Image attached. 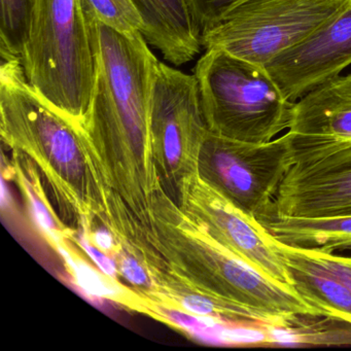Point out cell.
Returning <instances> with one entry per match:
<instances>
[{
    "instance_id": "52a82bcc",
    "label": "cell",
    "mask_w": 351,
    "mask_h": 351,
    "mask_svg": "<svg viewBox=\"0 0 351 351\" xmlns=\"http://www.w3.org/2000/svg\"><path fill=\"white\" fill-rule=\"evenodd\" d=\"M293 165L287 134L252 143L208 131L201 149L199 173L236 207L260 221L270 215L281 182Z\"/></svg>"
},
{
    "instance_id": "44dd1931",
    "label": "cell",
    "mask_w": 351,
    "mask_h": 351,
    "mask_svg": "<svg viewBox=\"0 0 351 351\" xmlns=\"http://www.w3.org/2000/svg\"><path fill=\"white\" fill-rule=\"evenodd\" d=\"M91 243L108 254V256H112V258L122 250L120 244L114 238V234L106 227L97 228L95 230L91 238Z\"/></svg>"
},
{
    "instance_id": "ac0fdd59",
    "label": "cell",
    "mask_w": 351,
    "mask_h": 351,
    "mask_svg": "<svg viewBox=\"0 0 351 351\" xmlns=\"http://www.w3.org/2000/svg\"><path fill=\"white\" fill-rule=\"evenodd\" d=\"M88 23L99 22L116 32H143V21L132 0H80Z\"/></svg>"
},
{
    "instance_id": "2e32d148",
    "label": "cell",
    "mask_w": 351,
    "mask_h": 351,
    "mask_svg": "<svg viewBox=\"0 0 351 351\" xmlns=\"http://www.w3.org/2000/svg\"><path fill=\"white\" fill-rule=\"evenodd\" d=\"M270 343L307 345L351 344V324L336 318L313 314H293L280 324L269 326Z\"/></svg>"
},
{
    "instance_id": "30bf717a",
    "label": "cell",
    "mask_w": 351,
    "mask_h": 351,
    "mask_svg": "<svg viewBox=\"0 0 351 351\" xmlns=\"http://www.w3.org/2000/svg\"><path fill=\"white\" fill-rule=\"evenodd\" d=\"M270 215L295 219L351 215V143L293 164L281 182Z\"/></svg>"
},
{
    "instance_id": "7402d4cb",
    "label": "cell",
    "mask_w": 351,
    "mask_h": 351,
    "mask_svg": "<svg viewBox=\"0 0 351 351\" xmlns=\"http://www.w3.org/2000/svg\"><path fill=\"white\" fill-rule=\"evenodd\" d=\"M10 204H11V196H10L9 189L5 184V178L3 176V180H1V206L5 209L7 207H10Z\"/></svg>"
},
{
    "instance_id": "ba28073f",
    "label": "cell",
    "mask_w": 351,
    "mask_h": 351,
    "mask_svg": "<svg viewBox=\"0 0 351 351\" xmlns=\"http://www.w3.org/2000/svg\"><path fill=\"white\" fill-rule=\"evenodd\" d=\"M207 133L195 75L158 61L152 89L151 137L164 186L176 191L186 176L199 172Z\"/></svg>"
},
{
    "instance_id": "277c9868",
    "label": "cell",
    "mask_w": 351,
    "mask_h": 351,
    "mask_svg": "<svg viewBox=\"0 0 351 351\" xmlns=\"http://www.w3.org/2000/svg\"><path fill=\"white\" fill-rule=\"evenodd\" d=\"M20 59L29 85L80 124L95 73L89 24L80 0H36Z\"/></svg>"
},
{
    "instance_id": "9a60e30c",
    "label": "cell",
    "mask_w": 351,
    "mask_h": 351,
    "mask_svg": "<svg viewBox=\"0 0 351 351\" xmlns=\"http://www.w3.org/2000/svg\"><path fill=\"white\" fill-rule=\"evenodd\" d=\"M260 221L275 240L285 245L328 252L351 250V215L295 219L269 215Z\"/></svg>"
},
{
    "instance_id": "d6986e66",
    "label": "cell",
    "mask_w": 351,
    "mask_h": 351,
    "mask_svg": "<svg viewBox=\"0 0 351 351\" xmlns=\"http://www.w3.org/2000/svg\"><path fill=\"white\" fill-rule=\"evenodd\" d=\"M238 0H186L193 21L202 36Z\"/></svg>"
},
{
    "instance_id": "8fae6325",
    "label": "cell",
    "mask_w": 351,
    "mask_h": 351,
    "mask_svg": "<svg viewBox=\"0 0 351 351\" xmlns=\"http://www.w3.org/2000/svg\"><path fill=\"white\" fill-rule=\"evenodd\" d=\"M351 64V3L338 17L265 65L287 99L297 102Z\"/></svg>"
},
{
    "instance_id": "7c38bea8",
    "label": "cell",
    "mask_w": 351,
    "mask_h": 351,
    "mask_svg": "<svg viewBox=\"0 0 351 351\" xmlns=\"http://www.w3.org/2000/svg\"><path fill=\"white\" fill-rule=\"evenodd\" d=\"M287 134L293 164L351 143V75H338L295 102Z\"/></svg>"
},
{
    "instance_id": "6da1fadb",
    "label": "cell",
    "mask_w": 351,
    "mask_h": 351,
    "mask_svg": "<svg viewBox=\"0 0 351 351\" xmlns=\"http://www.w3.org/2000/svg\"><path fill=\"white\" fill-rule=\"evenodd\" d=\"M95 73L79 125L108 189L145 231L154 232L153 197L164 184L151 137L154 73L159 59L141 32L90 22Z\"/></svg>"
},
{
    "instance_id": "ffe728a7",
    "label": "cell",
    "mask_w": 351,
    "mask_h": 351,
    "mask_svg": "<svg viewBox=\"0 0 351 351\" xmlns=\"http://www.w3.org/2000/svg\"><path fill=\"white\" fill-rule=\"evenodd\" d=\"M75 241L88 256L91 258L92 262L96 265L98 269H99L101 272H104V274L108 275V276L112 277L114 279H118L119 275V269L118 265H117L116 261L112 258V256H108L106 252L100 250L99 248L96 247L94 244H92L85 236L80 235L75 236Z\"/></svg>"
},
{
    "instance_id": "3957f363",
    "label": "cell",
    "mask_w": 351,
    "mask_h": 351,
    "mask_svg": "<svg viewBox=\"0 0 351 351\" xmlns=\"http://www.w3.org/2000/svg\"><path fill=\"white\" fill-rule=\"evenodd\" d=\"M153 215L158 252L199 291L275 318L320 315L291 285L268 278L213 239L164 186L153 197Z\"/></svg>"
},
{
    "instance_id": "5b68a950",
    "label": "cell",
    "mask_w": 351,
    "mask_h": 351,
    "mask_svg": "<svg viewBox=\"0 0 351 351\" xmlns=\"http://www.w3.org/2000/svg\"><path fill=\"white\" fill-rule=\"evenodd\" d=\"M193 75L213 134L263 143L289 129L295 102L285 97L264 65L208 50Z\"/></svg>"
},
{
    "instance_id": "9c48e42d",
    "label": "cell",
    "mask_w": 351,
    "mask_h": 351,
    "mask_svg": "<svg viewBox=\"0 0 351 351\" xmlns=\"http://www.w3.org/2000/svg\"><path fill=\"white\" fill-rule=\"evenodd\" d=\"M176 195L182 211L223 247L268 278L291 285L276 240L258 219L230 202L199 172L186 176Z\"/></svg>"
},
{
    "instance_id": "5bb4252c",
    "label": "cell",
    "mask_w": 351,
    "mask_h": 351,
    "mask_svg": "<svg viewBox=\"0 0 351 351\" xmlns=\"http://www.w3.org/2000/svg\"><path fill=\"white\" fill-rule=\"evenodd\" d=\"M143 21V36L170 64H186L200 53L201 34L186 0H132Z\"/></svg>"
},
{
    "instance_id": "e0dca14e",
    "label": "cell",
    "mask_w": 351,
    "mask_h": 351,
    "mask_svg": "<svg viewBox=\"0 0 351 351\" xmlns=\"http://www.w3.org/2000/svg\"><path fill=\"white\" fill-rule=\"evenodd\" d=\"M36 0H0L1 55L21 58Z\"/></svg>"
},
{
    "instance_id": "8992f818",
    "label": "cell",
    "mask_w": 351,
    "mask_h": 351,
    "mask_svg": "<svg viewBox=\"0 0 351 351\" xmlns=\"http://www.w3.org/2000/svg\"><path fill=\"white\" fill-rule=\"evenodd\" d=\"M351 0H238L201 36L205 51L221 50L256 64L309 38Z\"/></svg>"
},
{
    "instance_id": "4fadbf2b",
    "label": "cell",
    "mask_w": 351,
    "mask_h": 351,
    "mask_svg": "<svg viewBox=\"0 0 351 351\" xmlns=\"http://www.w3.org/2000/svg\"><path fill=\"white\" fill-rule=\"evenodd\" d=\"M289 282L320 315L351 324V258L276 240Z\"/></svg>"
},
{
    "instance_id": "7a4b0ae2",
    "label": "cell",
    "mask_w": 351,
    "mask_h": 351,
    "mask_svg": "<svg viewBox=\"0 0 351 351\" xmlns=\"http://www.w3.org/2000/svg\"><path fill=\"white\" fill-rule=\"evenodd\" d=\"M1 57L0 127L3 143L36 164L50 184L61 215L73 219L82 235L91 242L96 219L108 227V186L97 157L79 125L29 85L21 59Z\"/></svg>"
}]
</instances>
